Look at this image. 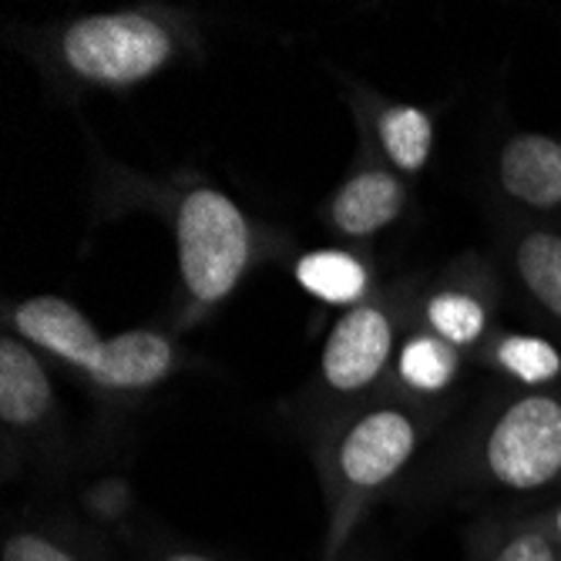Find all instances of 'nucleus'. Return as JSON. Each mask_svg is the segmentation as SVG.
<instances>
[{"instance_id": "a211bd4d", "label": "nucleus", "mask_w": 561, "mask_h": 561, "mask_svg": "<svg viewBox=\"0 0 561 561\" xmlns=\"http://www.w3.org/2000/svg\"><path fill=\"white\" fill-rule=\"evenodd\" d=\"M488 561H561V548L548 538V531L538 522H531L507 535L488 554Z\"/></svg>"}, {"instance_id": "f03ea898", "label": "nucleus", "mask_w": 561, "mask_h": 561, "mask_svg": "<svg viewBox=\"0 0 561 561\" xmlns=\"http://www.w3.org/2000/svg\"><path fill=\"white\" fill-rule=\"evenodd\" d=\"M179 279L192 317L213 313L245 279L256 260V229L219 188H192L175 216Z\"/></svg>"}, {"instance_id": "aec40b11", "label": "nucleus", "mask_w": 561, "mask_h": 561, "mask_svg": "<svg viewBox=\"0 0 561 561\" xmlns=\"http://www.w3.org/2000/svg\"><path fill=\"white\" fill-rule=\"evenodd\" d=\"M159 561H216V558H213V554H202V551H185V548H179V551L162 554Z\"/></svg>"}, {"instance_id": "39448f33", "label": "nucleus", "mask_w": 561, "mask_h": 561, "mask_svg": "<svg viewBox=\"0 0 561 561\" xmlns=\"http://www.w3.org/2000/svg\"><path fill=\"white\" fill-rule=\"evenodd\" d=\"M393 353V317L380 302H360L333 323L323 346V380L336 393H356L377 383Z\"/></svg>"}, {"instance_id": "dca6fc26", "label": "nucleus", "mask_w": 561, "mask_h": 561, "mask_svg": "<svg viewBox=\"0 0 561 561\" xmlns=\"http://www.w3.org/2000/svg\"><path fill=\"white\" fill-rule=\"evenodd\" d=\"M494 364L525 387H545L561 377V350L545 336L507 333L494 343Z\"/></svg>"}, {"instance_id": "ddd939ff", "label": "nucleus", "mask_w": 561, "mask_h": 561, "mask_svg": "<svg viewBox=\"0 0 561 561\" xmlns=\"http://www.w3.org/2000/svg\"><path fill=\"white\" fill-rule=\"evenodd\" d=\"M377 138L393 169L417 175L434 148V122L424 108L390 105L377 115Z\"/></svg>"}, {"instance_id": "6ab92c4d", "label": "nucleus", "mask_w": 561, "mask_h": 561, "mask_svg": "<svg viewBox=\"0 0 561 561\" xmlns=\"http://www.w3.org/2000/svg\"><path fill=\"white\" fill-rule=\"evenodd\" d=\"M538 525H541V528L548 531V538H551V541H554V545L561 548V501H558V504L551 507L548 515H541V518H538Z\"/></svg>"}, {"instance_id": "f8f14e48", "label": "nucleus", "mask_w": 561, "mask_h": 561, "mask_svg": "<svg viewBox=\"0 0 561 561\" xmlns=\"http://www.w3.org/2000/svg\"><path fill=\"white\" fill-rule=\"evenodd\" d=\"M515 273L525 293L561 323V236L531 229L515 242Z\"/></svg>"}, {"instance_id": "9d476101", "label": "nucleus", "mask_w": 561, "mask_h": 561, "mask_svg": "<svg viewBox=\"0 0 561 561\" xmlns=\"http://www.w3.org/2000/svg\"><path fill=\"white\" fill-rule=\"evenodd\" d=\"M50 407H55V387L37 353L21 336H4L0 340V421L27 431L50 414Z\"/></svg>"}, {"instance_id": "4468645a", "label": "nucleus", "mask_w": 561, "mask_h": 561, "mask_svg": "<svg viewBox=\"0 0 561 561\" xmlns=\"http://www.w3.org/2000/svg\"><path fill=\"white\" fill-rule=\"evenodd\" d=\"M424 317L431 333L450 343L454 350L474 346L488 333V306L468 289H437L424 302Z\"/></svg>"}, {"instance_id": "9b49d317", "label": "nucleus", "mask_w": 561, "mask_h": 561, "mask_svg": "<svg viewBox=\"0 0 561 561\" xmlns=\"http://www.w3.org/2000/svg\"><path fill=\"white\" fill-rule=\"evenodd\" d=\"M296 283L327 306H360L370 286V270L343 249H313L296 260Z\"/></svg>"}, {"instance_id": "0eeeda50", "label": "nucleus", "mask_w": 561, "mask_h": 561, "mask_svg": "<svg viewBox=\"0 0 561 561\" xmlns=\"http://www.w3.org/2000/svg\"><path fill=\"white\" fill-rule=\"evenodd\" d=\"M497 182L528 209H561V141L538 131L507 138L497 156Z\"/></svg>"}, {"instance_id": "6e6552de", "label": "nucleus", "mask_w": 561, "mask_h": 561, "mask_svg": "<svg viewBox=\"0 0 561 561\" xmlns=\"http://www.w3.org/2000/svg\"><path fill=\"white\" fill-rule=\"evenodd\" d=\"M179 364L175 343L159 330H128L105 340L101 360L88 377L105 390H148L162 383Z\"/></svg>"}, {"instance_id": "f3484780", "label": "nucleus", "mask_w": 561, "mask_h": 561, "mask_svg": "<svg viewBox=\"0 0 561 561\" xmlns=\"http://www.w3.org/2000/svg\"><path fill=\"white\" fill-rule=\"evenodd\" d=\"M4 561H88L75 545L65 538L41 531V528H18L4 538Z\"/></svg>"}, {"instance_id": "7ed1b4c3", "label": "nucleus", "mask_w": 561, "mask_h": 561, "mask_svg": "<svg viewBox=\"0 0 561 561\" xmlns=\"http://www.w3.org/2000/svg\"><path fill=\"white\" fill-rule=\"evenodd\" d=\"M58 50L84 84L135 88L172 65L175 31L148 11H108L68 24Z\"/></svg>"}, {"instance_id": "2eb2a0df", "label": "nucleus", "mask_w": 561, "mask_h": 561, "mask_svg": "<svg viewBox=\"0 0 561 561\" xmlns=\"http://www.w3.org/2000/svg\"><path fill=\"white\" fill-rule=\"evenodd\" d=\"M397 374L417 393H440L457 377V350L434 333H417L403 340L397 353Z\"/></svg>"}, {"instance_id": "423d86ee", "label": "nucleus", "mask_w": 561, "mask_h": 561, "mask_svg": "<svg viewBox=\"0 0 561 561\" xmlns=\"http://www.w3.org/2000/svg\"><path fill=\"white\" fill-rule=\"evenodd\" d=\"M14 330L24 343L50 353L55 360L81 370L84 377L94 374L101 350H105V340L94 323L61 296H31L14 306Z\"/></svg>"}, {"instance_id": "20e7f679", "label": "nucleus", "mask_w": 561, "mask_h": 561, "mask_svg": "<svg viewBox=\"0 0 561 561\" xmlns=\"http://www.w3.org/2000/svg\"><path fill=\"white\" fill-rule=\"evenodd\" d=\"M481 474L515 494L561 481V397L522 393L491 417L481 437Z\"/></svg>"}, {"instance_id": "1a4fd4ad", "label": "nucleus", "mask_w": 561, "mask_h": 561, "mask_svg": "<svg viewBox=\"0 0 561 561\" xmlns=\"http://www.w3.org/2000/svg\"><path fill=\"white\" fill-rule=\"evenodd\" d=\"M403 182L387 169H364L343 182L330 202L333 229L350 239H370L403 213Z\"/></svg>"}, {"instance_id": "f257e3e1", "label": "nucleus", "mask_w": 561, "mask_h": 561, "mask_svg": "<svg viewBox=\"0 0 561 561\" xmlns=\"http://www.w3.org/2000/svg\"><path fill=\"white\" fill-rule=\"evenodd\" d=\"M421 444V421L407 407H374L343 427L327 461L330 531L323 561H336L367 504L411 465Z\"/></svg>"}]
</instances>
